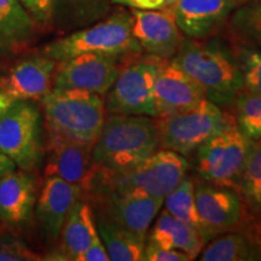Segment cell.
I'll return each instance as SVG.
<instances>
[{
	"label": "cell",
	"instance_id": "ffe728a7",
	"mask_svg": "<svg viewBox=\"0 0 261 261\" xmlns=\"http://www.w3.org/2000/svg\"><path fill=\"white\" fill-rule=\"evenodd\" d=\"M234 189L244 205V224L241 230H247L261 246V140L250 144Z\"/></svg>",
	"mask_w": 261,
	"mask_h": 261
},
{
	"label": "cell",
	"instance_id": "2e32d148",
	"mask_svg": "<svg viewBox=\"0 0 261 261\" xmlns=\"http://www.w3.org/2000/svg\"><path fill=\"white\" fill-rule=\"evenodd\" d=\"M56 67L45 54L24 58L0 80V91L14 100H41L54 89Z\"/></svg>",
	"mask_w": 261,
	"mask_h": 261
},
{
	"label": "cell",
	"instance_id": "8992f818",
	"mask_svg": "<svg viewBox=\"0 0 261 261\" xmlns=\"http://www.w3.org/2000/svg\"><path fill=\"white\" fill-rule=\"evenodd\" d=\"M189 168L188 158L172 150L159 149L121 174L102 178L97 173L94 185H104L122 194L165 198L188 174Z\"/></svg>",
	"mask_w": 261,
	"mask_h": 261
},
{
	"label": "cell",
	"instance_id": "74e56055",
	"mask_svg": "<svg viewBox=\"0 0 261 261\" xmlns=\"http://www.w3.org/2000/svg\"><path fill=\"white\" fill-rule=\"evenodd\" d=\"M179 3V0H163L162 9H173Z\"/></svg>",
	"mask_w": 261,
	"mask_h": 261
},
{
	"label": "cell",
	"instance_id": "6da1fadb",
	"mask_svg": "<svg viewBox=\"0 0 261 261\" xmlns=\"http://www.w3.org/2000/svg\"><path fill=\"white\" fill-rule=\"evenodd\" d=\"M172 60L200 85L208 100L223 109L230 110L243 91L230 41L215 37L203 40L185 37Z\"/></svg>",
	"mask_w": 261,
	"mask_h": 261
},
{
	"label": "cell",
	"instance_id": "d4e9b609",
	"mask_svg": "<svg viewBox=\"0 0 261 261\" xmlns=\"http://www.w3.org/2000/svg\"><path fill=\"white\" fill-rule=\"evenodd\" d=\"M94 224L102 238L104 246L113 261H140L143 260V252L146 243V236L120 226L103 217L102 214L93 213Z\"/></svg>",
	"mask_w": 261,
	"mask_h": 261
},
{
	"label": "cell",
	"instance_id": "7c38bea8",
	"mask_svg": "<svg viewBox=\"0 0 261 261\" xmlns=\"http://www.w3.org/2000/svg\"><path fill=\"white\" fill-rule=\"evenodd\" d=\"M195 201L211 240L218 234L242 228L244 205L234 188L195 179Z\"/></svg>",
	"mask_w": 261,
	"mask_h": 261
},
{
	"label": "cell",
	"instance_id": "ab89813d",
	"mask_svg": "<svg viewBox=\"0 0 261 261\" xmlns=\"http://www.w3.org/2000/svg\"><path fill=\"white\" fill-rule=\"evenodd\" d=\"M236 2H238V3H240L241 5H242V4H244V3H247V2H250V0H236Z\"/></svg>",
	"mask_w": 261,
	"mask_h": 261
},
{
	"label": "cell",
	"instance_id": "cb8c5ba5",
	"mask_svg": "<svg viewBox=\"0 0 261 261\" xmlns=\"http://www.w3.org/2000/svg\"><path fill=\"white\" fill-rule=\"evenodd\" d=\"M202 261H259L261 246L247 230H234L218 234L202 249Z\"/></svg>",
	"mask_w": 261,
	"mask_h": 261
},
{
	"label": "cell",
	"instance_id": "44dd1931",
	"mask_svg": "<svg viewBox=\"0 0 261 261\" xmlns=\"http://www.w3.org/2000/svg\"><path fill=\"white\" fill-rule=\"evenodd\" d=\"M96 233L92 208L86 201L77 200L62 227L60 248L55 253L57 260L79 261Z\"/></svg>",
	"mask_w": 261,
	"mask_h": 261
},
{
	"label": "cell",
	"instance_id": "e575fe53",
	"mask_svg": "<svg viewBox=\"0 0 261 261\" xmlns=\"http://www.w3.org/2000/svg\"><path fill=\"white\" fill-rule=\"evenodd\" d=\"M125 5L142 10H160L163 8V0H125Z\"/></svg>",
	"mask_w": 261,
	"mask_h": 261
},
{
	"label": "cell",
	"instance_id": "52a82bcc",
	"mask_svg": "<svg viewBox=\"0 0 261 261\" xmlns=\"http://www.w3.org/2000/svg\"><path fill=\"white\" fill-rule=\"evenodd\" d=\"M0 150L19 169L35 172L46 154L41 114L29 100H14L0 117Z\"/></svg>",
	"mask_w": 261,
	"mask_h": 261
},
{
	"label": "cell",
	"instance_id": "3957f363",
	"mask_svg": "<svg viewBox=\"0 0 261 261\" xmlns=\"http://www.w3.org/2000/svg\"><path fill=\"white\" fill-rule=\"evenodd\" d=\"M40 102L47 137L92 148L108 115L104 96L52 89Z\"/></svg>",
	"mask_w": 261,
	"mask_h": 261
},
{
	"label": "cell",
	"instance_id": "d6a6232c",
	"mask_svg": "<svg viewBox=\"0 0 261 261\" xmlns=\"http://www.w3.org/2000/svg\"><path fill=\"white\" fill-rule=\"evenodd\" d=\"M27 9L35 23L41 25H51L52 0H19Z\"/></svg>",
	"mask_w": 261,
	"mask_h": 261
},
{
	"label": "cell",
	"instance_id": "d6986e66",
	"mask_svg": "<svg viewBox=\"0 0 261 261\" xmlns=\"http://www.w3.org/2000/svg\"><path fill=\"white\" fill-rule=\"evenodd\" d=\"M38 182L34 172H9L0 178V221L12 228L27 225L34 214Z\"/></svg>",
	"mask_w": 261,
	"mask_h": 261
},
{
	"label": "cell",
	"instance_id": "5bb4252c",
	"mask_svg": "<svg viewBox=\"0 0 261 261\" xmlns=\"http://www.w3.org/2000/svg\"><path fill=\"white\" fill-rule=\"evenodd\" d=\"M133 17L132 33L143 54L171 60L180 47L185 35L175 22L173 9H130Z\"/></svg>",
	"mask_w": 261,
	"mask_h": 261
},
{
	"label": "cell",
	"instance_id": "5b68a950",
	"mask_svg": "<svg viewBox=\"0 0 261 261\" xmlns=\"http://www.w3.org/2000/svg\"><path fill=\"white\" fill-rule=\"evenodd\" d=\"M155 121L160 149L190 158L205 140L234 123V119L230 110L205 98L189 109L156 117Z\"/></svg>",
	"mask_w": 261,
	"mask_h": 261
},
{
	"label": "cell",
	"instance_id": "30bf717a",
	"mask_svg": "<svg viewBox=\"0 0 261 261\" xmlns=\"http://www.w3.org/2000/svg\"><path fill=\"white\" fill-rule=\"evenodd\" d=\"M161 197L122 194L104 185H94L84 201L92 203L93 213L103 217L143 236H148L152 221L163 207Z\"/></svg>",
	"mask_w": 261,
	"mask_h": 261
},
{
	"label": "cell",
	"instance_id": "9c48e42d",
	"mask_svg": "<svg viewBox=\"0 0 261 261\" xmlns=\"http://www.w3.org/2000/svg\"><path fill=\"white\" fill-rule=\"evenodd\" d=\"M250 144L236 123L207 139L192 155L195 172L201 180L234 188L249 154Z\"/></svg>",
	"mask_w": 261,
	"mask_h": 261
},
{
	"label": "cell",
	"instance_id": "f35d334b",
	"mask_svg": "<svg viewBox=\"0 0 261 261\" xmlns=\"http://www.w3.org/2000/svg\"><path fill=\"white\" fill-rule=\"evenodd\" d=\"M113 3H116V4H122L125 5V0H112Z\"/></svg>",
	"mask_w": 261,
	"mask_h": 261
},
{
	"label": "cell",
	"instance_id": "277c9868",
	"mask_svg": "<svg viewBox=\"0 0 261 261\" xmlns=\"http://www.w3.org/2000/svg\"><path fill=\"white\" fill-rule=\"evenodd\" d=\"M133 17L126 9H117L96 23L65 34L44 48L46 56L60 62L81 54H98L125 61L143 54L132 33Z\"/></svg>",
	"mask_w": 261,
	"mask_h": 261
},
{
	"label": "cell",
	"instance_id": "8fae6325",
	"mask_svg": "<svg viewBox=\"0 0 261 261\" xmlns=\"http://www.w3.org/2000/svg\"><path fill=\"white\" fill-rule=\"evenodd\" d=\"M121 60L98 54H81L57 62L54 89L77 90L106 97L115 83Z\"/></svg>",
	"mask_w": 261,
	"mask_h": 261
},
{
	"label": "cell",
	"instance_id": "484cf974",
	"mask_svg": "<svg viewBox=\"0 0 261 261\" xmlns=\"http://www.w3.org/2000/svg\"><path fill=\"white\" fill-rule=\"evenodd\" d=\"M35 21L19 0H0V50H15L32 40Z\"/></svg>",
	"mask_w": 261,
	"mask_h": 261
},
{
	"label": "cell",
	"instance_id": "1f68e13d",
	"mask_svg": "<svg viewBox=\"0 0 261 261\" xmlns=\"http://www.w3.org/2000/svg\"><path fill=\"white\" fill-rule=\"evenodd\" d=\"M143 260L145 261H191L187 253L180 250L168 249L146 242L143 252Z\"/></svg>",
	"mask_w": 261,
	"mask_h": 261
},
{
	"label": "cell",
	"instance_id": "ba28073f",
	"mask_svg": "<svg viewBox=\"0 0 261 261\" xmlns=\"http://www.w3.org/2000/svg\"><path fill=\"white\" fill-rule=\"evenodd\" d=\"M162 61L146 54L123 61L115 83L104 97L107 113L158 117L154 85Z\"/></svg>",
	"mask_w": 261,
	"mask_h": 261
},
{
	"label": "cell",
	"instance_id": "4316f807",
	"mask_svg": "<svg viewBox=\"0 0 261 261\" xmlns=\"http://www.w3.org/2000/svg\"><path fill=\"white\" fill-rule=\"evenodd\" d=\"M165 210L177 219L184 221L196 228L205 242H210L211 236L202 223L195 201V178L185 175L182 180L163 200Z\"/></svg>",
	"mask_w": 261,
	"mask_h": 261
},
{
	"label": "cell",
	"instance_id": "8d00e7d4",
	"mask_svg": "<svg viewBox=\"0 0 261 261\" xmlns=\"http://www.w3.org/2000/svg\"><path fill=\"white\" fill-rule=\"evenodd\" d=\"M12 102H14V99H11V98L6 96L4 92L0 91V117L3 116V114H4L6 110H8V108L11 106Z\"/></svg>",
	"mask_w": 261,
	"mask_h": 261
},
{
	"label": "cell",
	"instance_id": "603a6c76",
	"mask_svg": "<svg viewBox=\"0 0 261 261\" xmlns=\"http://www.w3.org/2000/svg\"><path fill=\"white\" fill-rule=\"evenodd\" d=\"M112 0H52L51 25L61 34L89 27L106 17Z\"/></svg>",
	"mask_w": 261,
	"mask_h": 261
},
{
	"label": "cell",
	"instance_id": "d590c367",
	"mask_svg": "<svg viewBox=\"0 0 261 261\" xmlns=\"http://www.w3.org/2000/svg\"><path fill=\"white\" fill-rule=\"evenodd\" d=\"M16 168H17L16 163L0 150V178H3L5 174Z\"/></svg>",
	"mask_w": 261,
	"mask_h": 261
},
{
	"label": "cell",
	"instance_id": "4dcf8cb0",
	"mask_svg": "<svg viewBox=\"0 0 261 261\" xmlns=\"http://www.w3.org/2000/svg\"><path fill=\"white\" fill-rule=\"evenodd\" d=\"M39 254L29 248L21 238L4 236L0 238V261H37Z\"/></svg>",
	"mask_w": 261,
	"mask_h": 261
},
{
	"label": "cell",
	"instance_id": "f546056e",
	"mask_svg": "<svg viewBox=\"0 0 261 261\" xmlns=\"http://www.w3.org/2000/svg\"><path fill=\"white\" fill-rule=\"evenodd\" d=\"M230 41L236 56L243 91L261 94V48L242 42Z\"/></svg>",
	"mask_w": 261,
	"mask_h": 261
},
{
	"label": "cell",
	"instance_id": "e0dca14e",
	"mask_svg": "<svg viewBox=\"0 0 261 261\" xmlns=\"http://www.w3.org/2000/svg\"><path fill=\"white\" fill-rule=\"evenodd\" d=\"M240 5L236 0H179L173 14L185 37L203 40L215 37Z\"/></svg>",
	"mask_w": 261,
	"mask_h": 261
},
{
	"label": "cell",
	"instance_id": "7a4b0ae2",
	"mask_svg": "<svg viewBox=\"0 0 261 261\" xmlns=\"http://www.w3.org/2000/svg\"><path fill=\"white\" fill-rule=\"evenodd\" d=\"M159 149L155 117L108 114L91 154L98 175L109 178L136 167Z\"/></svg>",
	"mask_w": 261,
	"mask_h": 261
},
{
	"label": "cell",
	"instance_id": "836d02e7",
	"mask_svg": "<svg viewBox=\"0 0 261 261\" xmlns=\"http://www.w3.org/2000/svg\"><path fill=\"white\" fill-rule=\"evenodd\" d=\"M109 260V255L104 246L102 238H100L99 233L94 234L92 241H91L90 246L87 247V249L83 253V255L80 256L79 261H108Z\"/></svg>",
	"mask_w": 261,
	"mask_h": 261
},
{
	"label": "cell",
	"instance_id": "7402d4cb",
	"mask_svg": "<svg viewBox=\"0 0 261 261\" xmlns=\"http://www.w3.org/2000/svg\"><path fill=\"white\" fill-rule=\"evenodd\" d=\"M146 242L168 249L180 250L187 253L192 260L197 259L207 244L196 228L174 218L166 210L161 211L154 226L148 231Z\"/></svg>",
	"mask_w": 261,
	"mask_h": 261
},
{
	"label": "cell",
	"instance_id": "ac0fdd59",
	"mask_svg": "<svg viewBox=\"0 0 261 261\" xmlns=\"http://www.w3.org/2000/svg\"><path fill=\"white\" fill-rule=\"evenodd\" d=\"M77 200H81V192L76 187L58 177H45L34 213L47 243L58 242L64 221Z\"/></svg>",
	"mask_w": 261,
	"mask_h": 261
},
{
	"label": "cell",
	"instance_id": "f1b7e54d",
	"mask_svg": "<svg viewBox=\"0 0 261 261\" xmlns=\"http://www.w3.org/2000/svg\"><path fill=\"white\" fill-rule=\"evenodd\" d=\"M230 112L237 128L252 142L261 140V94L242 91Z\"/></svg>",
	"mask_w": 261,
	"mask_h": 261
},
{
	"label": "cell",
	"instance_id": "4fadbf2b",
	"mask_svg": "<svg viewBox=\"0 0 261 261\" xmlns=\"http://www.w3.org/2000/svg\"><path fill=\"white\" fill-rule=\"evenodd\" d=\"M92 148L54 137H47L45 177H58L74 185L85 200L92 191L97 168L92 160Z\"/></svg>",
	"mask_w": 261,
	"mask_h": 261
},
{
	"label": "cell",
	"instance_id": "60d3db41",
	"mask_svg": "<svg viewBox=\"0 0 261 261\" xmlns=\"http://www.w3.org/2000/svg\"><path fill=\"white\" fill-rule=\"evenodd\" d=\"M260 2H261V0H260Z\"/></svg>",
	"mask_w": 261,
	"mask_h": 261
},
{
	"label": "cell",
	"instance_id": "9a60e30c",
	"mask_svg": "<svg viewBox=\"0 0 261 261\" xmlns=\"http://www.w3.org/2000/svg\"><path fill=\"white\" fill-rule=\"evenodd\" d=\"M158 117L172 115L205 99L201 86L172 60H163L154 85ZM156 119V117H155Z\"/></svg>",
	"mask_w": 261,
	"mask_h": 261
},
{
	"label": "cell",
	"instance_id": "83f0119b",
	"mask_svg": "<svg viewBox=\"0 0 261 261\" xmlns=\"http://www.w3.org/2000/svg\"><path fill=\"white\" fill-rule=\"evenodd\" d=\"M231 41L261 48V2L250 0L240 5L227 21Z\"/></svg>",
	"mask_w": 261,
	"mask_h": 261
}]
</instances>
